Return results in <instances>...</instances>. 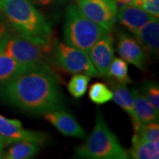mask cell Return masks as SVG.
I'll return each mask as SVG.
<instances>
[{"label":"cell","instance_id":"cell-1","mask_svg":"<svg viewBox=\"0 0 159 159\" xmlns=\"http://www.w3.org/2000/svg\"><path fill=\"white\" fill-rule=\"evenodd\" d=\"M0 96L11 105L31 113L64 110V97L47 65H35L4 85Z\"/></svg>","mask_w":159,"mask_h":159},{"label":"cell","instance_id":"cell-2","mask_svg":"<svg viewBox=\"0 0 159 159\" xmlns=\"http://www.w3.org/2000/svg\"><path fill=\"white\" fill-rule=\"evenodd\" d=\"M0 11L21 36L38 43H51V24L30 0H0Z\"/></svg>","mask_w":159,"mask_h":159},{"label":"cell","instance_id":"cell-3","mask_svg":"<svg viewBox=\"0 0 159 159\" xmlns=\"http://www.w3.org/2000/svg\"><path fill=\"white\" fill-rule=\"evenodd\" d=\"M75 156L80 158L127 159L129 152L119 142V139L98 111L94 130L84 144L77 147Z\"/></svg>","mask_w":159,"mask_h":159},{"label":"cell","instance_id":"cell-4","mask_svg":"<svg viewBox=\"0 0 159 159\" xmlns=\"http://www.w3.org/2000/svg\"><path fill=\"white\" fill-rule=\"evenodd\" d=\"M106 34L108 33L102 28L86 17L77 5L72 4L67 7L63 26L66 44L89 53L93 45Z\"/></svg>","mask_w":159,"mask_h":159},{"label":"cell","instance_id":"cell-5","mask_svg":"<svg viewBox=\"0 0 159 159\" xmlns=\"http://www.w3.org/2000/svg\"><path fill=\"white\" fill-rule=\"evenodd\" d=\"M51 51V43H38L14 32L6 40L0 50V53L26 64L47 65L46 59Z\"/></svg>","mask_w":159,"mask_h":159},{"label":"cell","instance_id":"cell-6","mask_svg":"<svg viewBox=\"0 0 159 159\" xmlns=\"http://www.w3.org/2000/svg\"><path fill=\"white\" fill-rule=\"evenodd\" d=\"M52 51L55 63L68 73L99 77L88 52L61 43H55Z\"/></svg>","mask_w":159,"mask_h":159},{"label":"cell","instance_id":"cell-7","mask_svg":"<svg viewBox=\"0 0 159 159\" xmlns=\"http://www.w3.org/2000/svg\"><path fill=\"white\" fill-rule=\"evenodd\" d=\"M80 11L107 33L112 31L117 20L118 6L115 0H77Z\"/></svg>","mask_w":159,"mask_h":159},{"label":"cell","instance_id":"cell-8","mask_svg":"<svg viewBox=\"0 0 159 159\" xmlns=\"http://www.w3.org/2000/svg\"><path fill=\"white\" fill-rule=\"evenodd\" d=\"M0 137L6 145L20 141L35 142L39 145L46 142V135L43 133L27 130L20 120L8 119L2 115H0Z\"/></svg>","mask_w":159,"mask_h":159},{"label":"cell","instance_id":"cell-9","mask_svg":"<svg viewBox=\"0 0 159 159\" xmlns=\"http://www.w3.org/2000/svg\"><path fill=\"white\" fill-rule=\"evenodd\" d=\"M89 57L99 76H107L110 65L114 58L112 37L108 34H104L89 50Z\"/></svg>","mask_w":159,"mask_h":159},{"label":"cell","instance_id":"cell-10","mask_svg":"<svg viewBox=\"0 0 159 159\" xmlns=\"http://www.w3.org/2000/svg\"><path fill=\"white\" fill-rule=\"evenodd\" d=\"M44 119L49 121L60 134L66 136L85 139L86 132L71 114L64 110L52 111L44 113Z\"/></svg>","mask_w":159,"mask_h":159},{"label":"cell","instance_id":"cell-11","mask_svg":"<svg viewBox=\"0 0 159 159\" xmlns=\"http://www.w3.org/2000/svg\"><path fill=\"white\" fill-rule=\"evenodd\" d=\"M117 50L119 56L126 63L144 70L146 66V55L142 46L133 37L125 33L118 34Z\"/></svg>","mask_w":159,"mask_h":159},{"label":"cell","instance_id":"cell-12","mask_svg":"<svg viewBox=\"0 0 159 159\" xmlns=\"http://www.w3.org/2000/svg\"><path fill=\"white\" fill-rule=\"evenodd\" d=\"M117 18L123 26L134 34L150 20L157 17L137 6L122 5L117 11Z\"/></svg>","mask_w":159,"mask_h":159},{"label":"cell","instance_id":"cell-13","mask_svg":"<svg viewBox=\"0 0 159 159\" xmlns=\"http://www.w3.org/2000/svg\"><path fill=\"white\" fill-rule=\"evenodd\" d=\"M135 37L142 45L143 51L156 57L158 55L159 21L158 18H154L134 33Z\"/></svg>","mask_w":159,"mask_h":159},{"label":"cell","instance_id":"cell-14","mask_svg":"<svg viewBox=\"0 0 159 159\" xmlns=\"http://www.w3.org/2000/svg\"><path fill=\"white\" fill-rule=\"evenodd\" d=\"M35 65L37 64L20 62L4 53H0V86L6 84Z\"/></svg>","mask_w":159,"mask_h":159},{"label":"cell","instance_id":"cell-15","mask_svg":"<svg viewBox=\"0 0 159 159\" xmlns=\"http://www.w3.org/2000/svg\"><path fill=\"white\" fill-rule=\"evenodd\" d=\"M131 94L134 99V110L139 123L147 124L150 122H157L159 116L158 110L154 108L150 102L143 97V95L135 89H132Z\"/></svg>","mask_w":159,"mask_h":159},{"label":"cell","instance_id":"cell-16","mask_svg":"<svg viewBox=\"0 0 159 159\" xmlns=\"http://www.w3.org/2000/svg\"><path fill=\"white\" fill-rule=\"evenodd\" d=\"M112 100L116 102L118 105H119L123 110L128 113L131 117L134 126L141 124L139 123L138 119H137L135 110H134V99L132 97L131 92L128 90V89L125 86V84H112Z\"/></svg>","mask_w":159,"mask_h":159},{"label":"cell","instance_id":"cell-17","mask_svg":"<svg viewBox=\"0 0 159 159\" xmlns=\"http://www.w3.org/2000/svg\"><path fill=\"white\" fill-rule=\"evenodd\" d=\"M40 150V145L29 141L13 142L2 158L29 159L35 157Z\"/></svg>","mask_w":159,"mask_h":159},{"label":"cell","instance_id":"cell-18","mask_svg":"<svg viewBox=\"0 0 159 159\" xmlns=\"http://www.w3.org/2000/svg\"><path fill=\"white\" fill-rule=\"evenodd\" d=\"M129 155L136 159H158L159 142H146L133 138Z\"/></svg>","mask_w":159,"mask_h":159},{"label":"cell","instance_id":"cell-19","mask_svg":"<svg viewBox=\"0 0 159 159\" xmlns=\"http://www.w3.org/2000/svg\"><path fill=\"white\" fill-rule=\"evenodd\" d=\"M107 77H112L121 84H130L132 80L128 74V66L124 59L116 57L111 61L108 70Z\"/></svg>","mask_w":159,"mask_h":159},{"label":"cell","instance_id":"cell-20","mask_svg":"<svg viewBox=\"0 0 159 159\" xmlns=\"http://www.w3.org/2000/svg\"><path fill=\"white\" fill-rule=\"evenodd\" d=\"M134 134L133 138L146 142H158L159 125L157 122L138 124L134 126Z\"/></svg>","mask_w":159,"mask_h":159},{"label":"cell","instance_id":"cell-21","mask_svg":"<svg viewBox=\"0 0 159 159\" xmlns=\"http://www.w3.org/2000/svg\"><path fill=\"white\" fill-rule=\"evenodd\" d=\"M89 81L90 76L83 74H75L69 80L67 85L69 93L74 98L82 97L87 92Z\"/></svg>","mask_w":159,"mask_h":159},{"label":"cell","instance_id":"cell-22","mask_svg":"<svg viewBox=\"0 0 159 159\" xmlns=\"http://www.w3.org/2000/svg\"><path fill=\"white\" fill-rule=\"evenodd\" d=\"M89 99L97 104H102L112 100V91L102 82H95L89 88Z\"/></svg>","mask_w":159,"mask_h":159},{"label":"cell","instance_id":"cell-23","mask_svg":"<svg viewBox=\"0 0 159 159\" xmlns=\"http://www.w3.org/2000/svg\"><path fill=\"white\" fill-rule=\"evenodd\" d=\"M142 95L154 108L159 111V87L152 81H146L143 84Z\"/></svg>","mask_w":159,"mask_h":159},{"label":"cell","instance_id":"cell-24","mask_svg":"<svg viewBox=\"0 0 159 159\" xmlns=\"http://www.w3.org/2000/svg\"><path fill=\"white\" fill-rule=\"evenodd\" d=\"M133 6H137L155 17L158 18L159 0H134Z\"/></svg>","mask_w":159,"mask_h":159},{"label":"cell","instance_id":"cell-25","mask_svg":"<svg viewBox=\"0 0 159 159\" xmlns=\"http://www.w3.org/2000/svg\"><path fill=\"white\" fill-rule=\"evenodd\" d=\"M15 31L11 28L10 23L7 21L5 15L0 11V50L8 39Z\"/></svg>","mask_w":159,"mask_h":159},{"label":"cell","instance_id":"cell-26","mask_svg":"<svg viewBox=\"0 0 159 159\" xmlns=\"http://www.w3.org/2000/svg\"><path fill=\"white\" fill-rule=\"evenodd\" d=\"M30 1L34 4H37V5H41V6H51V5H54V4L65 3L68 0H30Z\"/></svg>","mask_w":159,"mask_h":159},{"label":"cell","instance_id":"cell-27","mask_svg":"<svg viewBox=\"0 0 159 159\" xmlns=\"http://www.w3.org/2000/svg\"><path fill=\"white\" fill-rule=\"evenodd\" d=\"M6 142L5 141L0 137V158L3 157V154H4V150H5V147H6Z\"/></svg>","mask_w":159,"mask_h":159},{"label":"cell","instance_id":"cell-28","mask_svg":"<svg viewBox=\"0 0 159 159\" xmlns=\"http://www.w3.org/2000/svg\"><path fill=\"white\" fill-rule=\"evenodd\" d=\"M115 1L120 3L121 5H130V6H133L134 2V0H115Z\"/></svg>","mask_w":159,"mask_h":159}]
</instances>
